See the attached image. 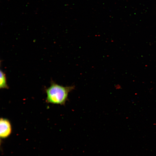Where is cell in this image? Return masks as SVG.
<instances>
[{
	"label": "cell",
	"instance_id": "6da1fadb",
	"mask_svg": "<svg viewBox=\"0 0 156 156\" xmlns=\"http://www.w3.org/2000/svg\"><path fill=\"white\" fill-rule=\"evenodd\" d=\"M74 88V86H64L51 80L50 86L45 89L47 95L46 102L49 103L64 105L69 93Z\"/></svg>",
	"mask_w": 156,
	"mask_h": 156
},
{
	"label": "cell",
	"instance_id": "7a4b0ae2",
	"mask_svg": "<svg viewBox=\"0 0 156 156\" xmlns=\"http://www.w3.org/2000/svg\"><path fill=\"white\" fill-rule=\"evenodd\" d=\"M0 136L5 138L8 137L11 133L12 127L10 122L7 118H1L0 120Z\"/></svg>",
	"mask_w": 156,
	"mask_h": 156
},
{
	"label": "cell",
	"instance_id": "3957f363",
	"mask_svg": "<svg viewBox=\"0 0 156 156\" xmlns=\"http://www.w3.org/2000/svg\"><path fill=\"white\" fill-rule=\"evenodd\" d=\"M0 88L2 89H8L9 88L7 83L6 74L1 70H0Z\"/></svg>",
	"mask_w": 156,
	"mask_h": 156
}]
</instances>
